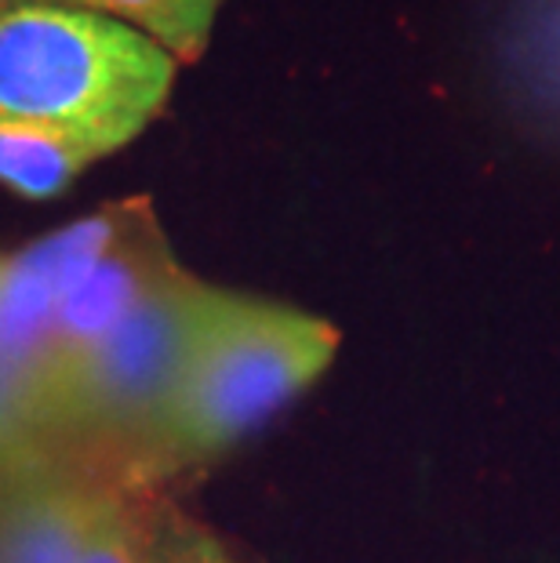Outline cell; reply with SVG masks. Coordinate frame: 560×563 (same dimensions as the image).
Returning a JSON list of instances; mask_svg holds the SVG:
<instances>
[{
    "label": "cell",
    "mask_w": 560,
    "mask_h": 563,
    "mask_svg": "<svg viewBox=\"0 0 560 563\" xmlns=\"http://www.w3.org/2000/svg\"><path fill=\"white\" fill-rule=\"evenodd\" d=\"M339 353V328L306 309L216 287L157 437L131 465L168 476L230 451L314 386Z\"/></svg>",
    "instance_id": "obj_2"
},
{
    "label": "cell",
    "mask_w": 560,
    "mask_h": 563,
    "mask_svg": "<svg viewBox=\"0 0 560 563\" xmlns=\"http://www.w3.org/2000/svg\"><path fill=\"white\" fill-rule=\"evenodd\" d=\"M128 208L131 200L106 203L88 219L69 222L33 247L4 258V269H0V356L37 389V397L58 306L121 233Z\"/></svg>",
    "instance_id": "obj_4"
},
{
    "label": "cell",
    "mask_w": 560,
    "mask_h": 563,
    "mask_svg": "<svg viewBox=\"0 0 560 563\" xmlns=\"http://www.w3.org/2000/svg\"><path fill=\"white\" fill-rule=\"evenodd\" d=\"M175 74V58L124 22L41 0L0 8V121L110 157L164 113Z\"/></svg>",
    "instance_id": "obj_1"
},
{
    "label": "cell",
    "mask_w": 560,
    "mask_h": 563,
    "mask_svg": "<svg viewBox=\"0 0 560 563\" xmlns=\"http://www.w3.org/2000/svg\"><path fill=\"white\" fill-rule=\"evenodd\" d=\"M58 454L37 389L0 356V473Z\"/></svg>",
    "instance_id": "obj_9"
},
{
    "label": "cell",
    "mask_w": 560,
    "mask_h": 563,
    "mask_svg": "<svg viewBox=\"0 0 560 563\" xmlns=\"http://www.w3.org/2000/svg\"><path fill=\"white\" fill-rule=\"evenodd\" d=\"M102 161L85 142L58 131L0 121V186L26 200H52L77 183V175Z\"/></svg>",
    "instance_id": "obj_7"
},
{
    "label": "cell",
    "mask_w": 560,
    "mask_h": 563,
    "mask_svg": "<svg viewBox=\"0 0 560 563\" xmlns=\"http://www.w3.org/2000/svg\"><path fill=\"white\" fill-rule=\"evenodd\" d=\"M8 4H15V0H0V8H8Z\"/></svg>",
    "instance_id": "obj_12"
},
{
    "label": "cell",
    "mask_w": 560,
    "mask_h": 563,
    "mask_svg": "<svg viewBox=\"0 0 560 563\" xmlns=\"http://www.w3.org/2000/svg\"><path fill=\"white\" fill-rule=\"evenodd\" d=\"M178 269L183 266H178L168 236H164L157 214H153L150 197H131L121 233L91 262V269L77 280V287L63 298V306L55 313L52 342H47V356H44V382H41L44 415H47V393H52L58 375L80 353H88L95 342L106 339L131 309L146 302Z\"/></svg>",
    "instance_id": "obj_5"
},
{
    "label": "cell",
    "mask_w": 560,
    "mask_h": 563,
    "mask_svg": "<svg viewBox=\"0 0 560 563\" xmlns=\"http://www.w3.org/2000/svg\"><path fill=\"white\" fill-rule=\"evenodd\" d=\"M80 563H153L150 509L121 484H102L88 545Z\"/></svg>",
    "instance_id": "obj_10"
},
{
    "label": "cell",
    "mask_w": 560,
    "mask_h": 563,
    "mask_svg": "<svg viewBox=\"0 0 560 563\" xmlns=\"http://www.w3.org/2000/svg\"><path fill=\"white\" fill-rule=\"evenodd\" d=\"M102 481L47 454L0 473V563H80Z\"/></svg>",
    "instance_id": "obj_6"
},
{
    "label": "cell",
    "mask_w": 560,
    "mask_h": 563,
    "mask_svg": "<svg viewBox=\"0 0 560 563\" xmlns=\"http://www.w3.org/2000/svg\"><path fill=\"white\" fill-rule=\"evenodd\" d=\"M41 4L80 8L124 22L164 47L178 66H189L200 63V55L208 52L226 0H41Z\"/></svg>",
    "instance_id": "obj_8"
},
{
    "label": "cell",
    "mask_w": 560,
    "mask_h": 563,
    "mask_svg": "<svg viewBox=\"0 0 560 563\" xmlns=\"http://www.w3.org/2000/svg\"><path fill=\"white\" fill-rule=\"evenodd\" d=\"M153 563H237L208 527L194 523L172 506L150 509Z\"/></svg>",
    "instance_id": "obj_11"
},
{
    "label": "cell",
    "mask_w": 560,
    "mask_h": 563,
    "mask_svg": "<svg viewBox=\"0 0 560 563\" xmlns=\"http://www.w3.org/2000/svg\"><path fill=\"white\" fill-rule=\"evenodd\" d=\"M0 269H4V258H0Z\"/></svg>",
    "instance_id": "obj_13"
},
{
    "label": "cell",
    "mask_w": 560,
    "mask_h": 563,
    "mask_svg": "<svg viewBox=\"0 0 560 563\" xmlns=\"http://www.w3.org/2000/svg\"><path fill=\"white\" fill-rule=\"evenodd\" d=\"M211 295L216 284L183 266L106 339L80 353L47 393L55 443L74 440L121 451L128 465H135L175 400Z\"/></svg>",
    "instance_id": "obj_3"
}]
</instances>
